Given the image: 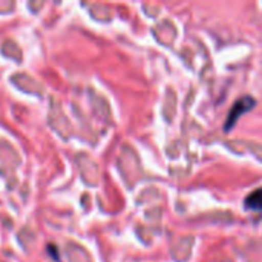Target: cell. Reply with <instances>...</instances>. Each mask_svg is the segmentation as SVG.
Masks as SVG:
<instances>
[{
	"label": "cell",
	"mask_w": 262,
	"mask_h": 262,
	"mask_svg": "<svg viewBox=\"0 0 262 262\" xmlns=\"http://www.w3.org/2000/svg\"><path fill=\"white\" fill-rule=\"evenodd\" d=\"M244 207L247 210H253V212H262V187L253 190L252 193H249L244 200Z\"/></svg>",
	"instance_id": "cell-2"
},
{
	"label": "cell",
	"mask_w": 262,
	"mask_h": 262,
	"mask_svg": "<svg viewBox=\"0 0 262 262\" xmlns=\"http://www.w3.org/2000/svg\"><path fill=\"white\" fill-rule=\"evenodd\" d=\"M255 106H256V101H255L253 97H249V95L241 97V98L232 106V109L229 111V115H227L226 123H224V130H226V132L232 130V129L236 126L238 120H239L243 115L249 114Z\"/></svg>",
	"instance_id": "cell-1"
}]
</instances>
